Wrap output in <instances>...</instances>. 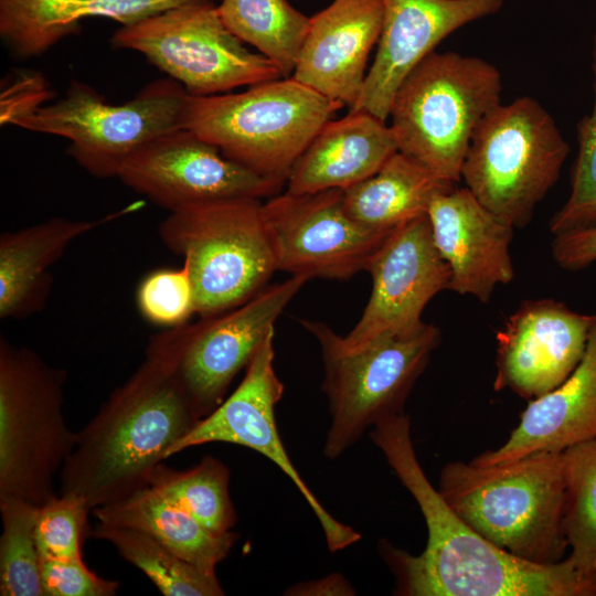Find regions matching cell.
Listing matches in <instances>:
<instances>
[{
	"label": "cell",
	"mask_w": 596,
	"mask_h": 596,
	"mask_svg": "<svg viewBox=\"0 0 596 596\" xmlns=\"http://www.w3.org/2000/svg\"><path fill=\"white\" fill-rule=\"evenodd\" d=\"M382 21V0H333L310 18L291 77L352 108L361 94Z\"/></svg>",
	"instance_id": "20"
},
{
	"label": "cell",
	"mask_w": 596,
	"mask_h": 596,
	"mask_svg": "<svg viewBox=\"0 0 596 596\" xmlns=\"http://www.w3.org/2000/svg\"><path fill=\"white\" fill-rule=\"evenodd\" d=\"M370 299L353 329L341 337L347 350H358L392 336L419 331L427 304L448 289L450 270L438 253L427 214L393 231L369 259Z\"/></svg>",
	"instance_id": "16"
},
{
	"label": "cell",
	"mask_w": 596,
	"mask_h": 596,
	"mask_svg": "<svg viewBox=\"0 0 596 596\" xmlns=\"http://www.w3.org/2000/svg\"><path fill=\"white\" fill-rule=\"evenodd\" d=\"M92 512L79 496L62 492L38 507L34 535L41 557L82 558V544L89 536L87 517Z\"/></svg>",
	"instance_id": "33"
},
{
	"label": "cell",
	"mask_w": 596,
	"mask_h": 596,
	"mask_svg": "<svg viewBox=\"0 0 596 596\" xmlns=\"http://www.w3.org/2000/svg\"><path fill=\"white\" fill-rule=\"evenodd\" d=\"M66 372L0 337V497L43 504L75 445L64 419Z\"/></svg>",
	"instance_id": "9"
},
{
	"label": "cell",
	"mask_w": 596,
	"mask_h": 596,
	"mask_svg": "<svg viewBox=\"0 0 596 596\" xmlns=\"http://www.w3.org/2000/svg\"><path fill=\"white\" fill-rule=\"evenodd\" d=\"M217 12L237 39L257 49L284 77L292 74L310 18L287 0H222Z\"/></svg>",
	"instance_id": "27"
},
{
	"label": "cell",
	"mask_w": 596,
	"mask_h": 596,
	"mask_svg": "<svg viewBox=\"0 0 596 596\" xmlns=\"http://www.w3.org/2000/svg\"><path fill=\"white\" fill-rule=\"evenodd\" d=\"M316 338L323 363L322 391L330 414L323 455L337 459L379 422L404 413L406 400L441 339L427 323L417 332L347 350L328 324L300 320Z\"/></svg>",
	"instance_id": "7"
},
{
	"label": "cell",
	"mask_w": 596,
	"mask_h": 596,
	"mask_svg": "<svg viewBox=\"0 0 596 596\" xmlns=\"http://www.w3.org/2000/svg\"><path fill=\"white\" fill-rule=\"evenodd\" d=\"M98 522L131 526L159 540L177 555L209 573L225 560L238 534H216L164 494L146 486L118 501L94 508Z\"/></svg>",
	"instance_id": "25"
},
{
	"label": "cell",
	"mask_w": 596,
	"mask_h": 596,
	"mask_svg": "<svg viewBox=\"0 0 596 596\" xmlns=\"http://www.w3.org/2000/svg\"><path fill=\"white\" fill-rule=\"evenodd\" d=\"M138 202L95 220L61 216L0 235V318L40 311L52 286L51 268L76 238L141 207Z\"/></svg>",
	"instance_id": "22"
},
{
	"label": "cell",
	"mask_w": 596,
	"mask_h": 596,
	"mask_svg": "<svg viewBox=\"0 0 596 596\" xmlns=\"http://www.w3.org/2000/svg\"><path fill=\"white\" fill-rule=\"evenodd\" d=\"M596 438V319L585 354L556 389L530 401L505 443L471 462L489 466L536 451H564Z\"/></svg>",
	"instance_id": "21"
},
{
	"label": "cell",
	"mask_w": 596,
	"mask_h": 596,
	"mask_svg": "<svg viewBox=\"0 0 596 596\" xmlns=\"http://www.w3.org/2000/svg\"><path fill=\"white\" fill-rule=\"evenodd\" d=\"M262 204L248 198L193 203L160 223L164 246L189 268L200 318L242 305L277 270Z\"/></svg>",
	"instance_id": "6"
},
{
	"label": "cell",
	"mask_w": 596,
	"mask_h": 596,
	"mask_svg": "<svg viewBox=\"0 0 596 596\" xmlns=\"http://www.w3.org/2000/svg\"><path fill=\"white\" fill-rule=\"evenodd\" d=\"M502 76L488 61L456 52L427 55L403 81L390 109L398 151L457 183L472 135L501 103Z\"/></svg>",
	"instance_id": "5"
},
{
	"label": "cell",
	"mask_w": 596,
	"mask_h": 596,
	"mask_svg": "<svg viewBox=\"0 0 596 596\" xmlns=\"http://www.w3.org/2000/svg\"><path fill=\"white\" fill-rule=\"evenodd\" d=\"M272 330L246 368L235 391L179 439L167 458L190 447L207 443H230L247 447L274 462L295 485L316 514L328 549L338 552L356 543L361 535L333 518L302 480L284 447L275 419V406L284 385L274 368Z\"/></svg>",
	"instance_id": "14"
},
{
	"label": "cell",
	"mask_w": 596,
	"mask_h": 596,
	"mask_svg": "<svg viewBox=\"0 0 596 596\" xmlns=\"http://www.w3.org/2000/svg\"><path fill=\"white\" fill-rule=\"evenodd\" d=\"M370 438L416 500L427 526V544L418 555L385 541L380 545L396 595L596 596V572L582 574L567 558L551 564L519 558L460 519L428 481L405 413L379 422Z\"/></svg>",
	"instance_id": "1"
},
{
	"label": "cell",
	"mask_w": 596,
	"mask_h": 596,
	"mask_svg": "<svg viewBox=\"0 0 596 596\" xmlns=\"http://www.w3.org/2000/svg\"><path fill=\"white\" fill-rule=\"evenodd\" d=\"M38 507L20 497H0L1 596H44L34 535Z\"/></svg>",
	"instance_id": "31"
},
{
	"label": "cell",
	"mask_w": 596,
	"mask_h": 596,
	"mask_svg": "<svg viewBox=\"0 0 596 596\" xmlns=\"http://www.w3.org/2000/svg\"><path fill=\"white\" fill-rule=\"evenodd\" d=\"M116 178L169 212L214 200H262L280 193L284 185L225 158L215 146L185 128L139 148Z\"/></svg>",
	"instance_id": "15"
},
{
	"label": "cell",
	"mask_w": 596,
	"mask_h": 596,
	"mask_svg": "<svg viewBox=\"0 0 596 596\" xmlns=\"http://www.w3.org/2000/svg\"><path fill=\"white\" fill-rule=\"evenodd\" d=\"M427 216L435 246L450 270L448 290L490 300L514 278L510 254L514 227L485 207L465 187L438 193Z\"/></svg>",
	"instance_id": "19"
},
{
	"label": "cell",
	"mask_w": 596,
	"mask_h": 596,
	"mask_svg": "<svg viewBox=\"0 0 596 596\" xmlns=\"http://www.w3.org/2000/svg\"><path fill=\"white\" fill-rule=\"evenodd\" d=\"M594 103L577 124L578 151L566 202L549 223L553 236L596 226V32L593 41Z\"/></svg>",
	"instance_id": "32"
},
{
	"label": "cell",
	"mask_w": 596,
	"mask_h": 596,
	"mask_svg": "<svg viewBox=\"0 0 596 596\" xmlns=\"http://www.w3.org/2000/svg\"><path fill=\"white\" fill-rule=\"evenodd\" d=\"M446 503L470 528L503 551L551 564L568 547L562 519L563 451H536L489 466L451 461L439 476Z\"/></svg>",
	"instance_id": "3"
},
{
	"label": "cell",
	"mask_w": 596,
	"mask_h": 596,
	"mask_svg": "<svg viewBox=\"0 0 596 596\" xmlns=\"http://www.w3.org/2000/svg\"><path fill=\"white\" fill-rule=\"evenodd\" d=\"M136 304L149 322L167 329L185 324L195 313V296L189 268H161L147 274L136 290Z\"/></svg>",
	"instance_id": "34"
},
{
	"label": "cell",
	"mask_w": 596,
	"mask_h": 596,
	"mask_svg": "<svg viewBox=\"0 0 596 596\" xmlns=\"http://www.w3.org/2000/svg\"><path fill=\"white\" fill-rule=\"evenodd\" d=\"M307 281L306 277L290 276L264 287L237 307L151 337L172 360L200 419L224 401L233 379L247 368Z\"/></svg>",
	"instance_id": "12"
},
{
	"label": "cell",
	"mask_w": 596,
	"mask_h": 596,
	"mask_svg": "<svg viewBox=\"0 0 596 596\" xmlns=\"http://www.w3.org/2000/svg\"><path fill=\"white\" fill-rule=\"evenodd\" d=\"M200 419L169 355L150 339L145 359L76 433L62 492L93 510L148 486L156 466Z\"/></svg>",
	"instance_id": "2"
},
{
	"label": "cell",
	"mask_w": 596,
	"mask_h": 596,
	"mask_svg": "<svg viewBox=\"0 0 596 596\" xmlns=\"http://www.w3.org/2000/svg\"><path fill=\"white\" fill-rule=\"evenodd\" d=\"M570 146L554 118L534 98L500 103L477 126L461 180L489 211L525 227L557 182Z\"/></svg>",
	"instance_id": "8"
},
{
	"label": "cell",
	"mask_w": 596,
	"mask_h": 596,
	"mask_svg": "<svg viewBox=\"0 0 596 596\" xmlns=\"http://www.w3.org/2000/svg\"><path fill=\"white\" fill-rule=\"evenodd\" d=\"M563 459L567 560L579 573L592 574L596 572V438L565 449Z\"/></svg>",
	"instance_id": "30"
},
{
	"label": "cell",
	"mask_w": 596,
	"mask_h": 596,
	"mask_svg": "<svg viewBox=\"0 0 596 596\" xmlns=\"http://www.w3.org/2000/svg\"><path fill=\"white\" fill-rule=\"evenodd\" d=\"M41 581L44 596H114L117 581L98 576L82 558L41 557Z\"/></svg>",
	"instance_id": "35"
},
{
	"label": "cell",
	"mask_w": 596,
	"mask_h": 596,
	"mask_svg": "<svg viewBox=\"0 0 596 596\" xmlns=\"http://www.w3.org/2000/svg\"><path fill=\"white\" fill-rule=\"evenodd\" d=\"M595 319L551 298L522 301L496 336L494 390L532 401L560 386L582 361Z\"/></svg>",
	"instance_id": "17"
},
{
	"label": "cell",
	"mask_w": 596,
	"mask_h": 596,
	"mask_svg": "<svg viewBox=\"0 0 596 596\" xmlns=\"http://www.w3.org/2000/svg\"><path fill=\"white\" fill-rule=\"evenodd\" d=\"M110 44L139 52L191 96L224 94L284 77L270 60L243 45L210 0H194L123 25Z\"/></svg>",
	"instance_id": "11"
},
{
	"label": "cell",
	"mask_w": 596,
	"mask_h": 596,
	"mask_svg": "<svg viewBox=\"0 0 596 596\" xmlns=\"http://www.w3.org/2000/svg\"><path fill=\"white\" fill-rule=\"evenodd\" d=\"M355 589L340 573H332L318 579L300 582L288 587L289 596H352Z\"/></svg>",
	"instance_id": "37"
},
{
	"label": "cell",
	"mask_w": 596,
	"mask_h": 596,
	"mask_svg": "<svg viewBox=\"0 0 596 596\" xmlns=\"http://www.w3.org/2000/svg\"><path fill=\"white\" fill-rule=\"evenodd\" d=\"M188 96L177 81L160 78L125 104L113 105L93 87L73 82L63 98L11 124L68 139L67 153L78 166L96 178H111L139 148L183 128Z\"/></svg>",
	"instance_id": "10"
},
{
	"label": "cell",
	"mask_w": 596,
	"mask_h": 596,
	"mask_svg": "<svg viewBox=\"0 0 596 596\" xmlns=\"http://www.w3.org/2000/svg\"><path fill=\"white\" fill-rule=\"evenodd\" d=\"M194 0H0V36L12 55L28 60L81 30L88 18L123 25Z\"/></svg>",
	"instance_id": "24"
},
{
	"label": "cell",
	"mask_w": 596,
	"mask_h": 596,
	"mask_svg": "<svg viewBox=\"0 0 596 596\" xmlns=\"http://www.w3.org/2000/svg\"><path fill=\"white\" fill-rule=\"evenodd\" d=\"M552 256L563 269L577 272L596 262V226L553 236Z\"/></svg>",
	"instance_id": "36"
},
{
	"label": "cell",
	"mask_w": 596,
	"mask_h": 596,
	"mask_svg": "<svg viewBox=\"0 0 596 596\" xmlns=\"http://www.w3.org/2000/svg\"><path fill=\"white\" fill-rule=\"evenodd\" d=\"M262 212L277 270L308 280L351 278L390 235L353 220L339 189L278 193L263 202Z\"/></svg>",
	"instance_id": "13"
},
{
	"label": "cell",
	"mask_w": 596,
	"mask_h": 596,
	"mask_svg": "<svg viewBox=\"0 0 596 596\" xmlns=\"http://www.w3.org/2000/svg\"><path fill=\"white\" fill-rule=\"evenodd\" d=\"M148 486L216 534H226L236 524V511L228 491V468L212 456H205L198 465L184 470L160 462L151 472Z\"/></svg>",
	"instance_id": "29"
},
{
	"label": "cell",
	"mask_w": 596,
	"mask_h": 596,
	"mask_svg": "<svg viewBox=\"0 0 596 596\" xmlns=\"http://www.w3.org/2000/svg\"><path fill=\"white\" fill-rule=\"evenodd\" d=\"M398 151L385 121L363 110L329 120L294 164L287 191L347 190L373 175Z\"/></svg>",
	"instance_id": "23"
},
{
	"label": "cell",
	"mask_w": 596,
	"mask_h": 596,
	"mask_svg": "<svg viewBox=\"0 0 596 596\" xmlns=\"http://www.w3.org/2000/svg\"><path fill=\"white\" fill-rule=\"evenodd\" d=\"M454 187L456 183L397 151L373 175L344 190L343 203L358 223L389 235L427 214L432 200Z\"/></svg>",
	"instance_id": "26"
},
{
	"label": "cell",
	"mask_w": 596,
	"mask_h": 596,
	"mask_svg": "<svg viewBox=\"0 0 596 596\" xmlns=\"http://www.w3.org/2000/svg\"><path fill=\"white\" fill-rule=\"evenodd\" d=\"M343 106L291 76L281 77L242 93L189 95L183 128L225 158L285 184L298 158Z\"/></svg>",
	"instance_id": "4"
},
{
	"label": "cell",
	"mask_w": 596,
	"mask_h": 596,
	"mask_svg": "<svg viewBox=\"0 0 596 596\" xmlns=\"http://www.w3.org/2000/svg\"><path fill=\"white\" fill-rule=\"evenodd\" d=\"M89 536L110 543L166 596H222L216 573H209L177 555L150 534L126 525L98 522Z\"/></svg>",
	"instance_id": "28"
},
{
	"label": "cell",
	"mask_w": 596,
	"mask_h": 596,
	"mask_svg": "<svg viewBox=\"0 0 596 596\" xmlns=\"http://www.w3.org/2000/svg\"><path fill=\"white\" fill-rule=\"evenodd\" d=\"M505 0H382L377 51L350 110L386 121L406 76L449 34L497 13Z\"/></svg>",
	"instance_id": "18"
}]
</instances>
